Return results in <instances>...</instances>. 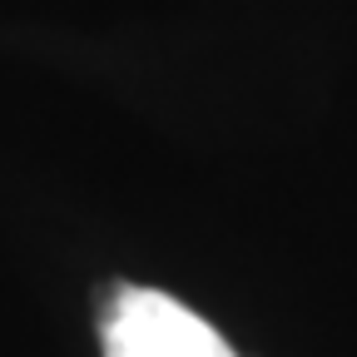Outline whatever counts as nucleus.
Wrapping results in <instances>:
<instances>
[{"label": "nucleus", "instance_id": "f257e3e1", "mask_svg": "<svg viewBox=\"0 0 357 357\" xmlns=\"http://www.w3.org/2000/svg\"><path fill=\"white\" fill-rule=\"evenodd\" d=\"M105 357H238L194 307L159 288L114 283L100 312Z\"/></svg>", "mask_w": 357, "mask_h": 357}]
</instances>
